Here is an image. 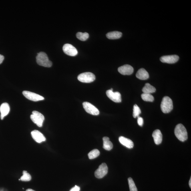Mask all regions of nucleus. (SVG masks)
<instances>
[{
    "instance_id": "27",
    "label": "nucleus",
    "mask_w": 191,
    "mask_h": 191,
    "mask_svg": "<svg viewBox=\"0 0 191 191\" xmlns=\"http://www.w3.org/2000/svg\"><path fill=\"white\" fill-rule=\"evenodd\" d=\"M137 123H138V125L140 126H142L143 124V119L140 116L138 117V119H137Z\"/></svg>"
},
{
    "instance_id": "31",
    "label": "nucleus",
    "mask_w": 191,
    "mask_h": 191,
    "mask_svg": "<svg viewBox=\"0 0 191 191\" xmlns=\"http://www.w3.org/2000/svg\"><path fill=\"white\" fill-rule=\"evenodd\" d=\"M26 191H35L33 189H27L26 190Z\"/></svg>"
},
{
    "instance_id": "26",
    "label": "nucleus",
    "mask_w": 191,
    "mask_h": 191,
    "mask_svg": "<svg viewBox=\"0 0 191 191\" xmlns=\"http://www.w3.org/2000/svg\"><path fill=\"white\" fill-rule=\"evenodd\" d=\"M141 113V109L137 105H135L133 108V116L134 118H136L139 116Z\"/></svg>"
},
{
    "instance_id": "5",
    "label": "nucleus",
    "mask_w": 191,
    "mask_h": 191,
    "mask_svg": "<svg viewBox=\"0 0 191 191\" xmlns=\"http://www.w3.org/2000/svg\"><path fill=\"white\" fill-rule=\"evenodd\" d=\"M95 75L91 72H85L81 74L77 77V79L80 82L90 83L95 80Z\"/></svg>"
},
{
    "instance_id": "8",
    "label": "nucleus",
    "mask_w": 191,
    "mask_h": 191,
    "mask_svg": "<svg viewBox=\"0 0 191 191\" xmlns=\"http://www.w3.org/2000/svg\"><path fill=\"white\" fill-rule=\"evenodd\" d=\"M83 108L89 114L93 115H97L99 114V109L91 103L85 102L83 103Z\"/></svg>"
},
{
    "instance_id": "22",
    "label": "nucleus",
    "mask_w": 191,
    "mask_h": 191,
    "mask_svg": "<svg viewBox=\"0 0 191 191\" xmlns=\"http://www.w3.org/2000/svg\"><path fill=\"white\" fill-rule=\"evenodd\" d=\"M141 97L143 100L147 102H152L154 100V97L151 94L143 93L141 95Z\"/></svg>"
},
{
    "instance_id": "3",
    "label": "nucleus",
    "mask_w": 191,
    "mask_h": 191,
    "mask_svg": "<svg viewBox=\"0 0 191 191\" xmlns=\"http://www.w3.org/2000/svg\"><path fill=\"white\" fill-rule=\"evenodd\" d=\"M161 108L164 113H170L173 108L172 101L170 97L165 96L163 98L161 104Z\"/></svg>"
},
{
    "instance_id": "19",
    "label": "nucleus",
    "mask_w": 191,
    "mask_h": 191,
    "mask_svg": "<svg viewBox=\"0 0 191 191\" xmlns=\"http://www.w3.org/2000/svg\"><path fill=\"white\" fill-rule=\"evenodd\" d=\"M122 33L120 32L113 31L110 32L107 34L106 37L109 39H118L122 36Z\"/></svg>"
},
{
    "instance_id": "13",
    "label": "nucleus",
    "mask_w": 191,
    "mask_h": 191,
    "mask_svg": "<svg viewBox=\"0 0 191 191\" xmlns=\"http://www.w3.org/2000/svg\"><path fill=\"white\" fill-rule=\"evenodd\" d=\"M31 134L33 138L37 143H41L46 140L45 137L38 131L33 130L31 132Z\"/></svg>"
},
{
    "instance_id": "24",
    "label": "nucleus",
    "mask_w": 191,
    "mask_h": 191,
    "mask_svg": "<svg viewBox=\"0 0 191 191\" xmlns=\"http://www.w3.org/2000/svg\"><path fill=\"white\" fill-rule=\"evenodd\" d=\"M20 179L23 181H29L31 180V176L27 171H24L23 172V176Z\"/></svg>"
},
{
    "instance_id": "12",
    "label": "nucleus",
    "mask_w": 191,
    "mask_h": 191,
    "mask_svg": "<svg viewBox=\"0 0 191 191\" xmlns=\"http://www.w3.org/2000/svg\"><path fill=\"white\" fill-rule=\"evenodd\" d=\"M118 71L121 74L123 75H130L134 72V69L131 65H125L119 67Z\"/></svg>"
},
{
    "instance_id": "25",
    "label": "nucleus",
    "mask_w": 191,
    "mask_h": 191,
    "mask_svg": "<svg viewBox=\"0 0 191 191\" xmlns=\"http://www.w3.org/2000/svg\"><path fill=\"white\" fill-rule=\"evenodd\" d=\"M128 180L130 191H138L133 179L130 177L128 178Z\"/></svg>"
},
{
    "instance_id": "11",
    "label": "nucleus",
    "mask_w": 191,
    "mask_h": 191,
    "mask_svg": "<svg viewBox=\"0 0 191 191\" xmlns=\"http://www.w3.org/2000/svg\"><path fill=\"white\" fill-rule=\"evenodd\" d=\"M179 59V57L177 55L164 56L161 57L160 60L163 63L173 64L176 63Z\"/></svg>"
},
{
    "instance_id": "23",
    "label": "nucleus",
    "mask_w": 191,
    "mask_h": 191,
    "mask_svg": "<svg viewBox=\"0 0 191 191\" xmlns=\"http://www.w3.org/2000/svg\"><path fill=\"white\" fill-rule=\"evenodd\" d=\"M100 154V152L97 149L91 150L89 152L88 154L89 159H92L97 158Z\"/></svg>"
},
{
    "instance_id": "29",
    "label": "nucleus",
    "mask_w": 191,
    "mask_h": 191,
    "mask_svg": "<svg viewBox=\"0 0 191 191\" xmlns=\"http://www.w3.org/2000/svg\"><path fill=\"white\" fill-rule=\"evenodd\" d=\"M5 57L2 55L0 54V64L3 62Z\"/></svg>"
},
{
    "instance_id": "2",
    "label": "nucleus",
    "mask_w": 191,
    "mask_h": 191,
    "mask_svg": "<svg viewBox=\"0 0 191 191\" xmlns=\"http://www.w3.org/2000/svg\"><path fill=\"white\" fill-rule=\"evenodd\" d=\"M36 61L38 64L42 66L50 67L52 65V62L49 60L46 53L43 52L38 53Z\"/></svg>"
},
{
    "instance_id": "1",
    "label": "nucleus",
    "mask_w": 191,
    "mask_h": 191,
    "mask_svg": "<svg viewBox=\"0 0 191 191\" xmlns=\"http://www.w3.org/2000/svg\"><path fill=\"white\" fill-rule=\"evenodd\" d=\"M174 134L178 140L184 142L188 139V133L186 129L182 124L177 125L174 129Z\"/></svg>"
},
{
    "instance_id": "14",
    "label": "nucleus",
    "mask_w": 191,
    "mask_h": 191,
    "mask_svg": "<svg viewBox=\"0 0 191 191\" xmlns=\"http://www.w3.org/2000/svg\"><path fill=\"white\" fill-rule=\"evenodd\" d=\"M119 140L121 144L127 148H132L134 146V143L130 139L125 138L124 137L120 136L119 137Z\"/></svg>"
},
{
    "instance_id": "9",
    "label": "nucleus",
    "mask_w": 191,
    "mask_h": 191,
    "mask_svg": "<svg viewBox=\"0 0 191 191\" xmlns=\"http://www.w3.org/2000/svg\"><path fill=\"white\" fill-rule=\"evenodd\" d=\"M107 96L113 102L120 103L121 102V95L118 92H113V89H111L106 92Z\"/></svg>"
},
{
    "instance_id": "28",
    "label": "nucleus",
    "mask_w": 191,
    "mask_h": 191,
    "mask_svg": "<svg viewBox=\"0 0 191 191\" xmlns=\"http://www.w3.org/2000/svg\"><path fill=\"white\" fill-rule=\"evenodd\" d=\"M80 188L79 186H75L74 187L71 188L70 191H80Z\"/></svg>"
},
{
    "instance_id": "7",
    "label": "nucleus",
    "mask_w": 191,
    "mask_h": 191,
    "mask_svg": "<svg viewBox=\"0 0 191 191\" xmlns=\"http://www.w3.org/2000/svg\"><path fill=\"white\" fill-rule=\"evenodd\" d=\"M23 93L26 98L32 101H38L43 100L44 99V97L41 96L30 91H23Z\"/></svg>"
},
{
    "instance_id": "17",
    "label": "nucleus",
    "mask_w": 191,
    "mask_h": 191,
    "mask_svg": "<svg viewBox=\"0 0 191 191\" xmlns=\"http://www.w3.org/2000/svg\"><path fill=\"white\" fill-rule=\"evenodd\" d=\"M136 77L137 78L142 80H145L149 78V74L144 69L142 68L139 69L137 71Z\"/></svg>"
},
{
    "instance_id": "21",
    "label": "nucleus",
    "mask_w": 191,
    "mask_h": 191,
    "mask_svg": "<svg viewBox=\"0 0 191 191\" xmlns=\"http://www.w3.org/2000/svg\"><path fill=\"white\" fill-rule=\"evenodd\" d=\"M89 34L86 32L82 33L80 32H77L76 35L77 38L81 41H84L89 38Z\"/></svg>"
},
{
    "instance_id": "15",
    "label": "nucleus",
    "mask_w": 191,
    "mask_h": 191,
    "mask_svg": "<svg viewBox=\"0 0 191 191\" xmlns=\"http://www.w3.org/2000/svg\"><path fill=\"white\" fill-rule=\"evenodd\" d=\"M10 110V106L7 103H4L2 104L0 107V111H1V120H3L4 117L7 116L9 114Z\"/></svg>"
},
{
    "instance_id": "4",
    "label": "nucleus",
    "mask_w": 191,
    "mask_h": 191,
    "mask_svg": "<svg viewBox=\"0 0 191 191\" xmlns=\"http://www.w3.org/2000/svg\"><path fill=\"white\" fill-rule=\"evenodd\" d=\"M31 119L33 122L39 127L42 126L45 118L41 113L37 111H33L31 115Z\"/></svg>"
},
{
    "instance_id": "10",
    "label": "nucleus",
    "mask_w": 191,
    "mask_h": 191,
    "mask_svg": "<svg viewBox=\"0 0 191 191\" xmlns=\"http://www.w3.org/2000/svg\"><path fill=\"white\" fill-rule=\"evenodd\" d=\"M63 50L65 54L71 56H75L78 53L77 49L72 45L69 44H66L64 45Z\"/></svg>"
},
{
    "instance_id": "20",
    "label": "nucleus",
    "mask_w": 191,
    "mask_h": 191,
    "mask_svg": "<svg viewBox=\"0 0 191 191\" xmlns=\"http://www.w3.org/2000/svg\"><path fill=\"white\" fill-rule=\"evenodd\" d=\"M156 90L155 87L149 83H146L142 89L143 93H148V94L154 93L156 92Z\"/></svg>"
},
{
    "instance_id": "6",
    "label": "nucleus",
    "mask_w": 191,
    "mask_h": 191,
    "mask_svg": "<svg viewBox=\"0 0 191 191\" xmlns=\"http://www.w3.org/2000/svg\"><path fill=\"white\" fill-rule=\"evenodd\" d=\"M108 172V168L105 163H103L99 166L95 171V176L97 178H102L106 175Z\"/></svg>"
},
{
    "instance_id": "16",
    "label": "nucleus",
    "mask_w": 191,
    "mask_h": 191,
    "mask_svg": "<svg viewBox=\"0 0 191 191\" xmlns=\"http://www.w3.org/2000/svg\"><path fill=\"white\" fill-rule=\"evenodd\" d=\"M152 136L154 138V142L157 145L161 144L162 142V132L160 130H155L153 132Z\"/></svg>"
},
{
    "instance_id": "30",
    "label": "nucleus",
    "mask_w": 191,
    "mask_h": 191,
    "mask_svg": "<svg viewBox=\"0 0 191 191\" xmlns=\"http://www.w3.org/2000/svg\"><path fill=\"white\" fill-rule=\"evenodd\" d=\"M189 186L191 188V177L190 178L189 181Z\"/></svg>"
},
{
    "instance_id": "18",
    "label": "nucleus",
    "mask_w": 191,
    "mask_h": 191,
    "mask_svg": "<svg viewBox=\"0 0 191 191\" xmlns=\"http://www.w3.org/2000/svg\"><path fill=\"white\" fill-rule=\"evenodd\" d=\"M103 148L107 150H110L113 148V144L112 142L109 140V137H103Z\"/></svg>"
}]
</instances>
